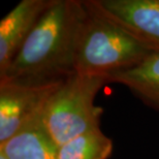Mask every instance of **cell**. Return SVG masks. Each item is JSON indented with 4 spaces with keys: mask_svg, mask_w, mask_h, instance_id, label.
I'll use <instances>...</instances> for the list:
<instances>
[{
    "mask_svg": "<svg viewBox=\"0 0 159 159\" xmlns=\"http://www.w3.org/2000/svg\"><path fill=\"white\" fill-rule=\"evenodd\" d=\"M151 52H159V0H89Z\"/></svg>",
    "mask_w": 159,
    "mask_h": 159,
    "instance_id": "5b68a950",
    "label": "cell"
},
{
    "mask_svg": "<svg viewBox=\"0 0 159 159\" xmlns=\"http://www.w3.org/2000/svg\"><path fill=\"white\" fill-rule=\"evenodd\" d=\"M84 12V0H54L0 80L47 85L74 75L75 43Z\"/></svg>",
    "mask_w": 159,
    "mask_h": 159,
    "instance_id": "6da1fadb",
    "label": "cell"
},
{
    "mask_svg": "<svg viewBox=\"0 0 159 159\" xmlns=\"http://www.w3.org/2000/svg\"><path fill=\"white\" fill-rule=\"evenodd\" d=\"M113 148L112 139L97 128L59 147L58 159H107Z\"/></svg>",
    "mask_w": 159,
    "mask_h": 159,
    "instance_id": "9c48e42d",
    "label": "cell"
},
{
    "mask_svg": "<svg viewBox=\"0 0 159 159\" xmlns=\"http://www.w3.org/2000/svg\"><path fill=\"white\" fill-rule=\"evenodd\" d=\"M58 151L59 147L44 128L41 114L0 144V154L6 159H58Z\"/></svg>",
    "mask_w": 159,
    "mask_h": 159,
    "instance_id": "52a82bcc",
    "label": "cell"
},
{
    "mask_svg": "<svg viewBox=\"0 0 159 159\" xmlns=\"http://www.w3.org/2000/svg\"><path fill=\"white\" fill-rule=\"evenodd\" d=\"M54 0H22L0 21V75Z\"/></svg>",
    "mask_w": 159,
    "mask_h": 159,
    "instance_id": "8992f818",
    "label": "cell"
},
{
    "mask_svg": "<svg viewBox=\"0 0 159 159\" xmlns=\"http://www.w3.org/2000/svg\"><path fill=\"white\" fill-rule=\"evenodd\" d=\"M84 4L75 43V72L109 79L138 66L153 53L98 12L89 0Z\"/></svg>",
    "mask_w": 159,
    "mask_h": 159,
    "instance_id": "7a4b0ae2",
    "label": "cell"
},
{
    "mask_svg": "<svg viewBox=\"0 0 159 159\" xmlns=\"http://www.w3.org/2000/svg\"><path fill=\"white\" fill-rule=\"evenodd\" d=\"M107 83L104 77L75 72L53 92L41 112V121L58 147L100 128L103 110L95 104V98Z\"/></svg>",
    "mask_w": 159,
    "mask_h": 159,
    "instance_id": "3957f363",
    "label": "cell"
},
{
    "mask_svg": "<svg viewBox=\"0 0 159 159\" xmlns=\"http://www.w3.org/2000/svg\"><path fill=\"white\" fill-rule=\"evenodd\" d=\"M0 159H6L4 156H3V155H1V154H0Z\"/></svg>",
    "mask_w": 159,
    "mask_h": 159,
    "instance_id": "30bf717a",
    "label": "cell"
},
{
    "mask_svg": "<svg viewBox=\"0 0 159 159\" xmlns=\"http://www.w3.org/2000/svg\"><path fill=\"white\" fill-rule=\"evenodd\" d=\"M61 82L29 85L0 80V144L17 134L40 115L48 99Z\"/></svg>",
    "mask_w": 159,
    "mask_h": 159,
    "instance_id": "277c9868",
    "label": "cell"
},
{
    "mask_svg": "<svg viewBox=\"0 0 159 159\" xmlns=\"http://www.w3.org/2000/svg\"><path fill=\"white\" fill-rule=\"evenodd\" d=\"M117 83L159 113V52H153L138 66L117 72L107 79Z\"/></svg>",
    "mask_w": 159,
    "mask_h": 159,
    "instance_id": "ba28073f",
    "label": "cell"
}]
</instances>
